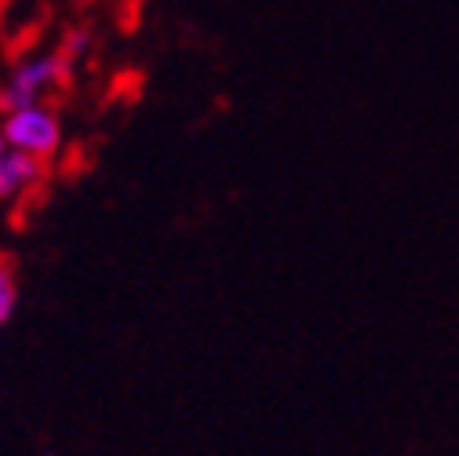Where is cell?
<instances>
[{
	"label": "cell",
	"mask_w": 459,
	"mask_h": 456,
	"mask_svg": "<svg viewBox=\"0 0 459 456\" xmlns=\"http://www.w3.org/2000/svg\"><path fill=\"white\" fill-rule=\"evenodd\" d=\"M70 74V63L59 55H30L22 59L0 84V113H12L19 106H33L44 102L48 92H55Z\"/></svg>",
	"instance_id": "obj_2"
},
{
	"label": "cell",
	"mask_w": 459,
	"mask_h": 456,
	"mask_svg": "<svg viewBox=\"0 0 459 456\" xmlns=\"http://www.w3.org/2000/svg\"><path fill=\"white\" fill-rule=\"evenodd\" d=\"M40 176H44V161L8 146L4 136H0V205L26 197L40 183Z\"/></svg>",
	"instance_id": "obj_3"
},
{
	"label": "cell",
	"mask_w": 459,
	"mask_h": 456,
	"mask_svg": "<svg viewBox=\"0 0 459 456\" xmlns=\"http://www.w3.org/2000/svg\"><path fill=\"white\" fill-rule=\"evenodd\" d=\"M0 136H4L8 146L37 161H51L63 150V118L48 102L19 106L12 113H0Z\"/></svg>",
	"instance_id": "obj_1"
},
{
	"label": "cell",
	"mask_w": 459,
	"mask_h": 456,
	"mask_svg": "<svg viewBox=\"0 0 459 456\" xmlns=\"http://www.w3.org/2000/svg\"><path fill=\"white\" fill-rule=\"evenodd\" d=\"M88 48H91L88 33H70V37H66V44H63V59H66V63H77Z\"/></svg>",
	"instance_id": "obj_5"
},
{
	"label": "cell",
	"mask_w": 459,
	"mask_h": 456,
	"mask_svg": "<svg viewBox=\"0 0 459 456\" xmlns=\"http://www.w3.org/2000/svg\"><path fill=\"white\" fill-rule=\"evenodd\" d=\"M19 307V274L8 259H0V329L15 318Z\"/></svg>",
	"instance_id": "obj_4"
}]
</instances>
